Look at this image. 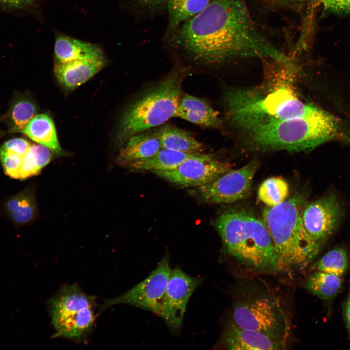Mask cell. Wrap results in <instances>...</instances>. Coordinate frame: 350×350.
I'll return each instance as SVG.
<instances>
[{"label":"cell","instance_id":"14","mask_svg":"<svg viewBox=\"0 0 350 350\" xmlns=\"http://www.w3.org/2000/svg\"><path fill=\"white\" fill-rule=\"evenodd\" d=\"M106 60L77 59L65 62L55 61L54 71L60 84L68 89L81 85L105 65Z\"/></svg>","mask_w":350,"mask_h":350},{"label":"cell","instance_id":"32","mask_svg":"<svg viewBox=\"0 0 350 350\" xmlns=\"http://www.w3.org/2000/svg\"><path fill=\"white\" fill-rule=\"evenodd\" d=\"M345 318L347 327L350 334V298L348 300L345 307Z\"/></svg>","mask_w":350,"mask_h":350},{"label":"cell","instance_id":"1","mask_svg":"<svg viewBox=\"0 0 350 350\" xmlns=\"http://www.w3.org/2000/svg\"><path fill=\"white\" fill-rule=\"evenodd\" d=\"M166 40L195 62L204 65L242 57L292 62L259 30L245 0H211Z\"/></svg>","mask_w":350,"mask_h":350},{"label":"cell","instance_id":"2","mask_svg":"<svg viewBox=\"0 0 350 350\" xmlns=\"http://www.w3.org/2000/svg\"><path fill=\"white\" fill-rule=\"evenodd\" d=\"M226 118L252 151H308L342 137L338 120L326 111L313 117L286 120L241 112Z\"/></svg>","mask_w":350,"mask_h":350},{"label":"cell","instance_id":"15","mask_svg":"<svg viewBox=\"0 0 350 350\" xmlns=\"http://www.w3.org/2000/svg\"><path fill=\"white\" fill-rule=\"evenodd\" d=\"M226 349L234 350H280L285 345L257 331L231 324L223 336Z\"/></svg>","mask_w":350,"mask_h":350},{"label":"cell","instance_id":"3","mask_svg":"<svg viewBox=\"0 0 350 350\" xmlns=\"http://www.w3.org/2000/svg\"><path fill=\"white\" fill-rule=\"evenodd\" d=\"M293 63L286 64L273 78L255 89L232 88L225 93L226 110L248 112L280 119L313 117L325 111L304 102L293 84Z\"/></svg>","mask_w":350,"mask_h":350},{"label":"cell","instance_id":"26","mask_svg":"<svg viewBox=\"0 0 350 350\" xmlns=\"http://www.w3.org/2000/svg\"><path fill=\"white\" fill-rule=\"evenodd\" d=\"M6 207L12 219L19 224L30 221L35 213V200L27 193H21L9 199Z\"/></svg>","mask_w":350,"mask_h":350},{"label":"cell","instance_id":"25","mask_svg":"<svg viewBox=\"0 0 350 350\" xmlns=\"http://www.w3.org/2000/svg\"><path fill=\"white\" fill-rule=\"evenodd\" d=\"M288 183L280 176L264 180L260 186L258 195L259 199L267 207H274L286 200L289 194Z\"/></svg>","mask_w":350,"mask_h":350},{"label":"cell","instance_id":"28","mask_svg":"<svg viewBox=\"0 0 350 350\" xmlns=\"http://www.w3.org/2000/svg\"><path fill=\"white\" fill-rule=\"evenodd\" d=\"M135 16L151 18L167 10L169 0H123Z\"/></svg>","mask_w":350,"mask_h":350},{"label":"cell","instance_id":"30","mask_svg":"<svg viewBox=\"0 0 350 350\" xmlns=\"http://www.w3.org/2000/svg\"><path fill=\"white\" fill-rule=\"evenodd\" d=\"M326 11L338 17L350 14V0H318Z\"/></svg>","mask_w":350,"mask_h":350},{"label":"cell","instance_id":"24","mask_svg":"<svg viewBox=\"0 0 350 350\" xmlns=\"http://www.w3.org/2000/svg\"><path fill=\"white\" fill-rule=\"evenodd\" d=\"M51 150L41 144H32L23 157L19 180L38 175L51 160Z\"/></svg>","mask_w":350,"mask_h":350},{"label":"cell","instance_id":"5","mask_svg":"<svg viewBox=\"0 0 350 350\" xmlns=\"http://www.w3.org/2000/svg\"><path fill=\"white\" fill-rule=\"evenodd\" d=\"M303 197L295 194L262 210V220L274 245L280 270L300 269L316 256L321 245L307 232L302 221Z\"/></svg>","mask_w":350,"mask_h":350},{"label":"cell","instance_id":"9","mask_svg":"<svg viewBox=\"0 0 350 350\" xmlns=\"http://www.w3.org/2000/svg\"><path fill=\"white\" fill-rule=\"evenodd\" d=\"M257 160L238 169L229 170L213 181L190 190V194L203 202L223 204L246 198L259 167Z\"/></svg>","mask_w":350,"mask_h":350},{"label":"cell","instance_id":"12","mask_svg":"<svg viewBox=\"0 0 350 350\" xmlns=\"http://www.w3.org/2000/svg\"><path fill=\"white\" fill-rule=\"evenodd\" d=\"M201 282L179 267L171 269L159 316L172 332L180 331L188 302Z\"/></svg>","mask_w":350,"mask_h":350},{"label":"cell","instance_id":"21","mask_svg":"<svg viewBox=\"0 0 350 350\" xmlns=\"http://www.w3.org/2000/svg\"><path fill=\"white\" fill-rule=\"evenodd\" d=\"M211 0H169L167 11L168 23L164 35L166 40L182 23L203 10Z\"/></svg>","mask_w":350,"mask_h":350},{"label":"cell","instance_id":"31","mask_svg":"<svg viewBox=\"0 0 350 350\" xmlns=\"http://www.w3.org/2000/svg\"><path fill=\"white\" fill-rule=\"evenodd\" d=\"M33 0H0V3L8 7L20 8L30 5Z\"/></svg>","mask_w":350,"mask_h":350},{"label":"cell","instance_id":"6","mask_svg":"<svg viewBox=\"0 0 350 350\" xmlns=\"http://www.w3.org/2000/svg\"><path fill=\"white\" fill-rule=\"evenodd\" d=\"M184 74L182 70L172 72L127 108L122 117L117 135L121 146L131 136L175 117Z\"/></svg>","mask_w":350,"mask_h":350},{"label":"cell","instance_id":"4","mask_svg":"<svg viewBox=\"0 0 350 350\" xmlns=\"http://www.w3.org/2000/svg\"><path fill=\"white\" fill-rule=\"evenodd\" d=\"M227 253L257 272L280 271L278 257L262 219L245 210L225 211L214 222Z\"/></svg>","mask_w":350,"mask_h":350},{"label":"cell","instance_id":"10","mask_svg":"<svg viewBox=\"0 0 350 350\" xmlns=\"http://www.w3.org/2000/svg\"><path fill=\"white\" fill-rule=\"evenodd\" d=\"M171 271L169 256L165 255L146 279L122 295L106 300L102 308L123 304L159 315Z\"/></svg>","mask_w":350,"mask_h":350},{"label":"cell","instance_id":"16","mask_svg":"<svg viewBox=\"0 0 350 350\" xmlns=\"http://www.w3.org/2000/svg\"><path fill=\"white\" fill-rule=\"evenodd\" d=\"M122 146L117 162L126 167L133 162L152 157L161 148L157 131L151 130L131 136Z\"/></svg>","mask_w":350,"mask_h":350},{"label":"cell","instance_id":"29","mask_svg":"<svg viewBox=\"0 0 350 350\" xmlns=\"http://www.w3.org/2000/svg\"><path fill=\"white\" fill-rule=\"evenodd\" d=\"M35 112V107L32 102L21 100L16 103L12 108L11 116L14 129L22 132Z\"/></svg>","mask_w":350,"mask_h":350},{"label":"cell","instance_id":"22","mask_svg":"<svg viewBox=\"0 0 350 350\" xmlns=\"http://www.w3.org/2000/svg\"><path fill=\"white\" fill-rule=\"evenodd\" d=\"M197 154H189L161 148L149 158L130 164L127 167L140 171L166 170L174 168L185 160Z\"/></svg>","mask_w":350,"mask_h":350},{"label":"cell","instance_id":"7","mask_svg":"<svg viewBox=\"0 0 350 350\" xmlns=\"http://www.w3.org/2000/svg\"><path fill=\"white\" fill-rule=\"evenodd\" d=\"M232 324L262 332L285 345L290 325L281 300L271 294L258 292L245 294L234 301Z\"/></svg>","mask_w":350,"mask_h":350},{"label":"cell","instance_id":"11","mask_svg":"<svg viewBox=\"0 0 350 350\" xmlns=\"http://www.w3.org/2000/svg\"><path fill=\"white\" fill-rule=\"evenodd\" d=\"M229 163L211 154H197L176 167L153 172L167 181L183 187L207 184L231 170Z\"/></svg>","mask_w":350,"mask_h":350},{"label":"cell","instance_id":"18","mask_svg":"<svg viewBox=\"0 0 350 350\" xmlns=\"http://www.w3.org/2000/svg\"><path fill=\"white\" fill-rule=\"evenodd\" d=\"M54 51L56 61L105 59L103 51L96 45L63 34L55 35Z\"/></svg>","mask_w":350,"mask_h":350},{"label":"cell","instance_id":"20","mask_svg":"<svg viewBox=\"0 0 350 350\" xmlns=\"http://www.w3.org/2000/svg\"><path fill=\"white\" fill-rule=\"evenodd\" d=\"M22 133L38 144L44 145L57 154L62 150L58 142L53 122L46 114L35 115Z\"/></svg>","mask_w":350,"mask_h":350},{"label":"cell","instance_id":"8","mask_svg":"<svg viewBox=\"0 0 350 350\" xmlns=\"http://www.w3.org/2000/svg\"><path fill=\"white\" fill-rule=\"evenodd\" d=\"M53 337L77 341L85 339L95 320V298L76 284L63 286L48 303Z\"/></svg>","mask_w":350,"mask_h":350},{"label":"cell","instance_id":"19","mask_svg":"<svg viewBox=\"0 0 350 350\" xmlns=\"http://www.w3.org/2000/svg\"><path fill=\"white\" fill-rule=\"evenodd\" d=\"M161 148L189 154H200L203 144L190 133L180 128L165 125L157 131Z\"/></svg>","mask_w":350,"mask_h":350},{"label":"cell","instance_id":"23","mask_svg":"<svg viewBox=\"0 0 350 350\" xmlns=\"http://www.w3.org/2000/svg\"><path fill=\"white\" fill-rule=\"evenodd\" d=\"M342 285L340 276L318 271L307 279L305 286L314 295L325 299H331L338 293Z\"/></svg>","mask_w":350,"mask_h":350},{"label":"cell","instance_id":"17","mask_svg":"<svg viewBox=\"0 0 350 350\" xmlns=\"http://www.w3.org/2000/svg\"><path fill=\"white\" fill-rule=\"evenodd\" d=\"M175 117L206 127L221 124L219 113L203 99L186 94L180 99Z\"/></svg>","mask_w":350,"mask_h":350},{"label":"cell","instance_id":"27","mask_svg":"<svg viewBox=\"0 0 350 350\" xmlns=\"http://www.w3.org/2000/svg\"><path fill=\"white\" fill-rule=\"evenodd\" d=\"M318 271L341 277L348 268V259L346 250L338 247L330 250L318 262Z\"/></svg>","mask_w":350,"mask_h":350},{"label":"cell","instance_id":"13","mask_svg":"<svg viewBox=\"0 0 350 350\" xmlns=\"http://www.w3.org/2000/svg\"><path fill=\"white\" fill-rule=\"evenodd\" d=\"M343 211L336 195L330 193L305 203L302 211L304 226L311 237L321 245L337 229Z\"/></svg>","mask_w":350,"mask_h":350}]
</instances>
